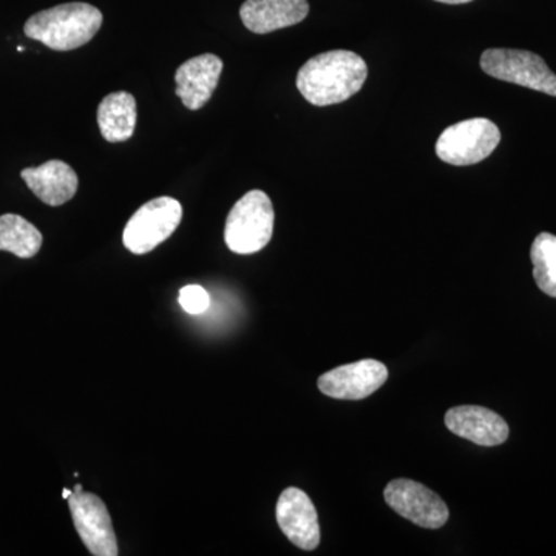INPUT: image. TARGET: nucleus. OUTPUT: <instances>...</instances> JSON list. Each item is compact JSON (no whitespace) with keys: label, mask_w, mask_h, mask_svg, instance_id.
I'll use <instances>...</instances> for the list:
<instances>
[{"label":"nucleus","mask_w":556,"mask_h":556,"mask_svg":"<svg viewBox=\"0 0 556 556\" xmlns=\"http://www.w3.org/2000/svg\"><path fill=\"white\" fill-rule=\"evenodd\" d=\"M42 233L28 219L16 214L0 217V251L20 258H31L42 248Z\"/></svg>","instance_id":"obj_16"},{"label":"nucleus","mask_w":556,"mask_h":556,"mask_svg":"<svg viewBox=\"0 0 556 556\" xmlns=\"http://www.w3.org/2000/svg\"><path fill=\"white\" fill-rule=\"evenodd\" d=\"M76 532L84 546L94 556H116L119 554L118 541L113 530L112 518L104 501L93 493L73 492L68 497Z\"/></svg>","instance_id":"obj_8"},{"label":"nucleus","mask_w":556,"mask_h":556,"mask_svg":"<svg viewBox=\"0 0 556 556\" xmlns=\"http://www.w3.org/2000/svg\"><path fill=\"white\" fill-rule=\"evenodd\" d=\"M530 258L538 288L556 299V237L548 232L540 233L530 249Z\"/></svg>","instance_id":"obj_17"},{"label":"nucleus","mask_w":556,"mask_h":556,"mask_svg":"<svg viewBox=\"0 0 556 556\" xmlns=\"http://www.w3.org/2000/svg\"><path fill=\"white\" fill-rule=\"evenodd\" d=\"M500 141L501 131L492 121H460L442 131L437 142V155L452 166H471L489 159Z\"/></svg>","instance_id":"obj_4"},{"label":"nucleus","mask_w":556,"mask_h":556,"mask_svg":"<svg viewBox=\"0 0 556 556\" xmlns=\"http://www.w3.org/2000/svg\"><path fill=\"white\" fill-rule=\"evenodd\" d=\"M368 67L357 53L325 51L311 58L298 75V89L317 108L340 104L358 93L367 80Z\"/></svg>","instance_id":"obj_1"},{"label":"nucleus","mask_w":556,"mask_h":556,"mask_svg":"<svg viewBox=\"0 0 556 556\" xmlns=\"http://www.w3.org/2000/svg\"><path fill=\"white\" fill-rule=\"evenodd\" d=\"M223 72V61L206 53L179 65L175 73V93L189 110H200L207 104L217 89Z\"/></svg>","instance_id":"obj_12"},{"label":"nucleus","mask_w":556,"mask_h":556,"mask_svg":"<svg viewBox=\"0 0 556 556\" xmlns=\"http://www.w3.org/2000/svg\"><path fill=\"white\" fill-rule=\"evenodd\" d=\"M182 218V206L172 197H160L131 215L123 232L124 247L131 254L144 255L164 243L177 230Z\"/></svg>","instance_id":"obj_5"},{"label":"nucleus","mask_w":556,"mask_h":556,"mask_svg":"<svg viewBox=\"0 0 556 556\" xmlns=\"http://www.w3.org/2000/svg\"><path fill=\"white\" fill-rule=\"evenodd\" d=\"M273 201L263 190H251L230 208L225 241L240 255L255 254L268 247L274 233Z\"/></svg>","instance_id":"obj_3"},{"label":"nucleus","mask_w":556,"mask_h":556,"mask_svg":"<svg viewBox=\"0 0 556 556\" xmlns=\"http://www.w3.org/2000/svg\"><path fill=\"white\" fill-rule=\"evenodd\" d=\"M21 177L28 189L49 206H62L78 192V175L64 161L51 160L42 166L28 167L22 170Z\"/></svg>","instance_id":"obj_14"},{"label":"nucleus","mask_w":556,"mask_h":556,"mask_svg":"<svg viewBox=\"0 0 556 556\" xmlns=\"http://www.w3.org/2000/svg\"><path fill=\"white\" fill-rule=\"evenodd\" d=\"M445 426L456 437L467 439L482 447H496L507 441L508 426L506 420L492 409L478 405H463L448 409Z\"/></svg>","instance_id":"obj_11"},{"label":"nucleus","mask_w":556,"mask_h":556,"mask_svg":"<svg viewBox=\"0 0 556 556\" xmlns=\"http://www.w3.org/2000/svg\"><path fill=\"white\" fill-rule=\"evenodd\" d=\"M72 495H73V490H70V489L62 490V497H64V500H68V497Z\"/></svg>","instance_id":"obj_20"},{"label":"nucleus","mask_w":556,"mask_h":556,"mask_svg":"<svg viewBox=\"0 0 556 556\" xmlns=\"http://www.w3.org/2000/svg\"><path fill=\"white\" fill-rule=\"evenodd\" d=\"M179 305L190 316H200L211 306V295L200 285H188L179 291Z\"/></svg>","instance_id":"obj_18"},{"label":"nucleus","mask_w":556,"mask_h":556,"mask_svg":"<svg viewBox=\"0 0 556 556\" xmlns=\"http://www.w3.org/2000/svg\"><path fill=\"white\" fill-rule=\"evenodd\" d=\"M102 13L86 2H70L39 11L25 22L27 38L51 50L70 51L86 46L100 31Z\"/></svg>","instance_id":"obj_2"},{"label":"nucleus","mask_w":556,"mask_h":556,"mask_svg":"<svg viewBox=\"0 0 556 556\" xmlns=\"http://www.w3.org/2000/svg\"><path fill=\"white\" fill-rule=\"evenodd\" d=\"M98 126L109 142H124L134 137L137 127V101L127 91H115L98 108Z\"/></svg>","instance_id":"obj_15"},{"label":"nucleus","mask_w":556,"mask_h":556,"mask_svg":"<svg viewBox=\"0 0 556 556\" xmlns=\"http://www.w3.org/2000/svg\"><path fill=\"white\" fill-rule=\"evenodd\" d=\"M383 496L397 515L424 529H441L448 521V507L442 497L412 479H394Z\"/></svg>","instance_id":"obj_7"},{"label":"nucleus","mask_w":556,"mask_h":556,"mask_svg":"<svg viewBox=\"0 0 556 556\" xmlns=\"http://www.w3.org/2000/svg\"><path fill=\"white\" fill-rule=\"evenodd\" d=\"M481 68L492 78L556 97V75L543 58L525 50L490 49L481 56Z\"/></svg>","instance_id":"obj_6"},{"label":"nucleus","mask_w":556,"mask_h":556,"mask_svg":"<svg viewBox=\"0 0 556 556\" xmlns=\"http://www.w3.org/2000/svg\"><path fill=\"white\" fill-rule=\"evenodd\" d=\"M308 13V0H247L240 9L244 27L257 35L298 25Z\"/></svg>","instance_id":"obj_13"},{"label":"nucleus","mask_w":556,"mask_h":556,"mask_svg":"<svg viewBox=\"0 0 556 556\" xmlns=\"http://www.w3.org/2000/svg\"><path fill=\"white\" fill-rule=\"evenodd\" d=\"M278 527L294 546L314 551L320 544V525L313 501L303 490L289 486L277 501Z\"/></svg>","instance_id":"obj_10"},{"label":"nucleus","mask_w":556,"mask_h":556,"mask_svg":"<svg viewBox=\"0 0 556 556\" xmlns=\"http://www.w3.org/2000/svg\"><path fill=\"white\" fill-rule=\"evenodd\" d=\"M387 379L388 369L382 362L365 358L321 375L318 390L329 397L361 401L376 393Z\"/></svg>","instance_id":"obj_9"},{"label":"nucleus","mask_w":556,"mask_h":556,"mask_svg":"<svg viewBox=\"0 0 556 556\" xmlns=\"http://www.w3.org/2000/svg\"><path fill=\"white\" fill-rule=\"evenodd\" d=\"M437 2L448 3V5H460V3L471 2V0H437Z\"/></svg>","instance_id":"obj_19"}]
</instances>
